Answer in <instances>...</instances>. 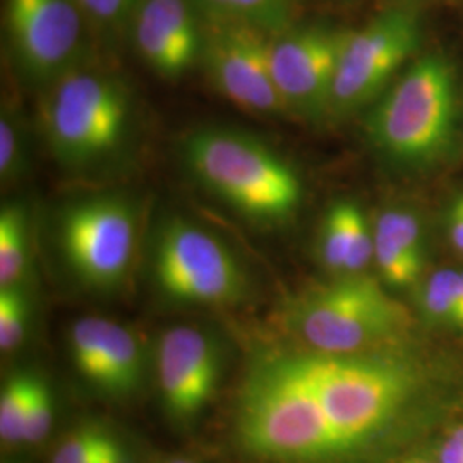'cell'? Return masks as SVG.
<instances>
[{
    "mask_svg": "<svg viewBox=\"0 0 463 463\" xmlns=\"http://www.w3.org/2000/svg\"><path fill=\"white\" fill-rule=\"evenodd\" d=\"M84 16L91 17L101 26H118L134 16L141 0H76Z\"/></svg>",
    "mask_w": 463,
    "mask_h": 463,
    "instance_id": "24",
    "label": "cell"
},
{
    "mask_svg": "<svg viewBox=\"0 0 463 463\" xmlns=\"http://www.w3.org/2000/svg\"><path fill=\"white\" fill-rule=\"evenodd\" d=\"M156 378L166 415L179 424L198 417L222 378V350L215 338L193 326H174L156 344Z\"/></svg>",
    "mask_w": 463,
    "mask_h": 463,
    "instance_id": "12",
    "label": "cell"
},
{
    "mask_svg": "<svg viewBox=\"0 0 463 463\" xmlns=\"http://www.w3.org/2000/svg\"><path fill=\"white\" fill-rule=\"evenodd\" d=\"M23 162V143L19 128L14 124L13 116L7 112L0 118V175L2 181L14 179Z\"/></svg>",
    "mask_w": 463,
    "mask_h": 463,
    "instance_id": "23",
    "label": "cell"
},
{
    "mask_svg": "<svg viewBox=\"0 0 463 463\" xmlns=\"http://www.w3.org/2000/svg\"><path fill=\"white\" fill-rule=\"evenodd\" d=\"M319 254L325 266L338 277L359 275L374 260L373 227L355 203L338 201L326 212Z\"/></svg>",
    "mask_w": 463,
    "mask_h": 463,
    "instance_id": "16",
    "label": "cell"
},
{
    "mask_svg": "<svg viewBox=\"0 0 463 463\" xmlns=\"http://www.w3.org/2000/svg\"><path fill=\"white\" fill-rule=\"evenodd\" d=\"M347 33L345 30L315 24L287 28L273 36L269 66L287 112L317 117L330 110Z\"/></svg>",
    "mask_w": 463,
    "mask_h": 463,
    "instance_id": "10",
    "label": "cell"
},
{
    "mask_svg": "<svg viewBox=\"0 0 463 463\" xmlns=\"http://www.w3.org/2000/svg\"><path fill=\"white\" fill-rule=\"evenodd\" d=\"M151 277L164 298L184 306H235L250 290L248 273L231 249L183 218L168 220L158 231Z\"/></svg>",
    "mask_w": 463,
    "mask_h": 463,
    "instance_id": "6",
    "label": "cell"
},
{
    "mask_svg": "<svg viewBox=\"0 0 463 463\" xmlns=\"http://www.w3.org/2000/svg\"><path fill=\"white\" fill-rule=\"evenodd\" d=\"M134 42L153 72L177 80L203 59L204 21L193 0H141L134 13Z\"/></svg>",
    "mask_w": 463,
    "mask_h": 463,
    "instance_id": "14",
    "label": "cell"
},
{
    "mask_svg": "<svg viewBox=\"0 0 463 463\" xmlns=\"http://www.w3.org/2000/svg\"><path fill=\"white\" fill-rule=\"evenodd\" d=\"M30 263V222L21 203L0 212V288L21 285Z\"/></svg>",
    "mask_w": 463,
    "mask_h": 463,
    "instance_id": "18",
    "label": "cell"
},
{
    "mask_svg": "<svg viewBox=\"0 0 463 463\" xmlns=\"http://www.w3.org/2000/svg\"><path fill=\"white\" fill-rule=\"evenodd\" d=\"M403 463H436L432 462L430 458H426V457H412V458H409V460H405Z\"/></svg>",
    "mask_w": 463,
    "mask_h": 463,
    "instance_id": "27",
    "label": "cell"
},
{
    "mask_svg": "<svg viewBox=\"0 0 463 463\" xmlns=\"http://www.w3.org/2000/svg\"><path fill=\"white\" fill-rule=\"evenodd\" d=\"M165 463H196L193 460H187V458H168Z\"/></svg>",
    "mask_w": 463,
    "mask_h": 463,
    "instance_id": "28",
    "label": "cell"
},
{
    "mask_svg": "<svg viewBox=\"0 0 463 463\" xmlns=\"http://www.w3.org/2000/svg\"><path fill=\"white\" fill-rule=\"evenodd\" d=\"M72 364L103 395L131 397L143 378V350L133 331L120 323L86 316L67 331Z\"/></svg>",
    "mask_w": 463,
    "mask_h": 463,
    "instance_id": "13",
    "label": "cell"
},
{
    "mask_svg": "<svg viewBox=\"0 0 463 463\" xmlns=\"http://www.w3.org/2000/svg\"><path fill=\"white\" fill-rule=\"evenodd\" d=\"M287 325L309 350L364 354L393 347L412 328V316L380 281L359 273L300 294Z\"/></svg>",
    "mask_w": 463,
    "mask_h": 463,
    "instance_id": "4",
    "label": "cell"
},
{
    "mask_svg": "<svg viewBox=\"0 0 463 463\" xmlns=\"http://www.w3.org/2000/svg\"><path fill=\"white\" fill-rule=\"evenodd\" d=\"M34 373L19 371L4 381L0 392V439L4 447L23 443Z\"/></svg>",
    "mask_w": 463,
    "mask_h": 463,
    "instance_id": "20",
    "label": "cell"
},
{
    "mask_svg": "<svg viewBox=\"0 0 463 463\" xmlns=\"http://www.w3.org/2000/svg\"><path fill=\"white\" fill-rule=\"evenodd\" d=\"M460 285H462V296H463V271H460Z\"/></svg>",
    "mask_w": 463,
    "mask_h": 463,
    "instance_id": "29",
    "label": "cell"
},
{
    "mask_svg": "<svg viewBox=\"0 0 463 463\" xmlns=\"http://www.w3.org/2000/svg\"><path fill=\"white\" fill-rule=\"evenodd\" d=\"M374 263L381 279L395 288H407L419 280L426 249L417 216L402 208L384 210L373 225Z\"/></svg>",
    "mask_w": 463,
    "mask_h": 463,
    "instance_id": "15",
    "label": "cell"
},
{
    "mask_svg": "<svg viewBox=\"0 0 463 463\" xmlns=\"http://www.w3.org/2000/svg\"><path fill=\"white\" fill-rule=\"evenodd\" d=\"M381 352H273L271 359L300 381L347 449L363 455L393 428L417 388L414 369Z\"/></svg>",
    "mask_w": 463,
    "mask_h": 463,
    "instance_id": "1",
    "label": "cell"
},
{
    "mask_svg": "<svg viewBox=\"0 0 463 463\" xmlns=\"http://www.w3.org/2000/svg\"><path fill=\"white\" fill-rule=\"evenodd\" d=\"M4 463H13V462H4Z\"/></svg>",
    "mask_w": 463,
    "mask_h": 463,
    "instance_id": "30",
    "label": "cell"
},
{
    "mask_svg": "<svg viewBox=\"0 0 463 463\" xmlns=\"http://www.w3.org/2000/svg\"><path fill=\"white\" fill-rule=\"evenodd\" d=\"M463 463V462H462Z\"/></svg>",
    "mask_w": 463,
    "mask_h": 463,
    "instance_id": "31",
    "label": "cell"
},
{
    "mask_svg": "<svg viewBox=\"0 0 463 463\" xmlns=\"http://www.w3.org/2000/svg\"><path fill=\"white\" fill-rule=\"evenodd\" d=\"M463 462V426L453 430L439 453V463H462Z\"/></svg>",
    "mask_w": 463,
    "mask_h": 463,
    "instance_id": "26",
    "label": "cell"
},
{
    "mask_svg": "<svg viewBox=\"0 0 463 463\" xmlns=\"http://www.w3.org/2000/svg\"><path fill=\"white\" fill-rule=\"evenodd\" d=\"M59 246L67 268L91 290H116L133 263L137 218L118 196L81 199L59 218Z\"/></svg>",
    "mask_w": 463,
    "mask_h": 463,
    "instance_id": "7",
    "label": "cell"
},
{
    "mask_svg": "<svg viewBox=\"0 0 463 463\" xmlns=\"http://www.w3.org/2000/svg\"><path fill=\"white\" fill-rule=\"evenodd\" d=\"M420 17L388 9L348 32L333 86L330 112L352 114L376 99L420 43Z\"/></svg>",
    "mask_w": 463,
    "mask_h": 463,
    "instance_id": "8",
    "label": "cell"
},
{
    "mask_svg": "<svg viewBox=\"0 0 463 463\" xmlns=\"http://www.w3.org/2000/svg\"><path fill=\"white\" fill-rule=\"evenodd\" d=\"M448 233L451 244L463 254V193H460L448 210Z\"/></svg>",
    "mask_w": 463,
    "mask_h": 463,
    "instance_id": "25",
    "label": "cell"
},
{
    "mask_svg": "<svg viewBox=\"0 0 463 463\" xmlns=\"http://www.w3.org/2000/svg\"><path fill=\"white\" fill-rule=\"evenodd\" d=\"M17 62L36 81H57L81 49L83 11L76 0H5Z\"/></svg>",
    "mask_w": 463,
    "mask_h": 463,
    "instance_id": "11",
    "label": "cell"
},
{
    "mask_svg": "<svg viewBox=\"0 0 463 463\" xmlns=\"http://www.w3.org/2000/svg\"><path fill=\"white\" fill-rule=\"evenodd\" d=\"M50 463H131L128 448L114 430L86 422L71 430L55 448Z\"/></svg>",
    "mask_w": 463,
    "mask_h": 463,
    "instance_id": "17",
    "label": "cell"
},
{
    "mask_svg": "<svg viewBox=\"0 0 463 463\" xmlns=\"http://www.w3.org/2000/svg\"><path fill=\"white\" fill-rule=\"evenodd\" d=\"M53 426V393L49 383L42 376L34 374L32 398L28 405V414L24 422L23 443L24 445H38L42 443Z\"/></svg>",
    "mask_w": 463,
    "mask_h": 463,
    "instance_id": "22",
    "label": "cell"
},
{
    "mask_svg": "<svg viewBox=\"0 0 463 463\" xmlns=\"http://www.w3.org/2000/svg\"><path fill=\"white\" fill-rule=\"evenodd\" d=\"M184 160L204 189L254 223H285L302 201L296 170L249 134L199 129L185 139Z\"/></svg>",
    "mask_w": 463,
    "mask_h": 463,
    "instance_id": "2",
    "label": "cell"
},
{
    "mask_svg": "<svg viewBox=\"0 0 463 463\" xmlns=\"http://www.w3.org/2000/svg\"><path fill=\"white\" fill-rule=\"evenodd\" d=\"M271 40V33L249 23L213 16L204 19L201 62L216 91L250 114L287 112L269 66Z\"/></svg>",
    "mask_w": 463,
    "mask_h": 463,
    "instance_id": "9",
    "label": "cell"
},
{
    "mask_svg": "<svg viewBox=\"0 0 463 463\" xmlns=\"http://www.w3.org/2000/svg\"><path fill=\"white\" fill-rule=\"evenodd\" d=\"M206 16L233 19L254 24L268 33L288 28L292 0H198Z\"/></svg>",
    "mask_w": 463,
    "mask_h": 463,
    "instance_id": "19",
    "label": "cell"
},
{
    "mask_svg": "<svg viewBox=\"0 0 463 463\" xmlns=\"http://www.w3.org/2000/svg\"><path fill=\"white\" fill-rule=\"evenodd\" d=\"M30 317L32 302L21 285L0 288V348L4 354L24 342Z\"/></svg>",
    "mask_w": 463,
    "mask_h": 463,
    "instance_id": "21",
    "label": "cell"
},
{
    "mask_svg": "<svg viewBox=\"0 0 463 463\" xmlns=\"http://www.w3.org/2000/svg\"><path fill=\"white\" fill-rule=\"evenodd\" d=\"M42 124L61 165L88 168L116 155L131 126L128 90L112 76L71 69L43 101Z\"/></svg>",
    "mask_w": 463,
    "mask_h": 463,
    "instance_id": "5",
    "label": "cell"
},
{
    "mask_svg": "<svg viewBox=\"0 0 463 463\" xmlns=\"http://www.w3.org/2000/svg\"><path fill=\"white\" fill-rule=\"evenodd\" d=\"M457 71L441 53L417 59L367 118V134L381 153L402 165L434 164L453 143Z\"/></svg>",
    "mask_w": 463,
    "mask_h": 463,
    "instance_id": "3",
    "label": "cell"
}]
</instances>
